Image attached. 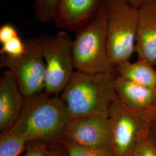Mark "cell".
Returning <instances> with one entry per match:
<instances>
[{"instance_id":"6da1fadb","label":"cell","mask_w":156,"mask_h":156,"mask_svg":"<svg viewBox=\"0 0 156 156\" xmlns=\"http://www.w3.org/2000/svg\"><path fill=\"white\" fill-rule=\"evenodd\" d=\"M42 91L25 98L22 111L11 128L27 143L59 142L71 117L61 97Z\"/></svg>"},{"instance_id":"7a4b0ae2","label":"cell","mask_w":156,"mask_h":156,"mask_svg":"<svg viewBox=\"0 0 156 156\" xmlns=\"http://www.w3.org/2000/svg\"><path fill=\"white\" fill-rule=\"evenodd\" d=\"M115 75L75 71L60 96L71 119L89 116L109 117L117 98L113 86Z\"/></svg>"},{"instance_id":"3957f363","label":"cell","mask_w":156,"mask_h":156,"mask_svg":"<svg viewBox=\"0 0 156 156\" xmlns=\"http://www.w3.org/2000/svg\"><path fill=\"white\" fill-rule=\"evenodd\" d=\"M73 52L75 68L78 71L116 73L108 51L106 14L103 3L94 17L76 32Z\"/></svg>"},{"instance_id":"277c9868","label":"cell","mask_w":156,"mask_h":156,"mask_svg":"<svg viewBox=\"0 0 156 156\" xmlns=\"http://www.w3.org/2000/svg\"><path fill=\"white\" fill-rule=\"evenodd\" d=\"M106 14L108 55L114 67L128 62L135 52L138 9L125 0H103Z\"/></svg>"},{"instance_id":"5b68a950","label":"cell","mask_w":156,"mask_h":156,"mask_svg":"<svg viewBox=\"0 0 156 156\" xmlns=\"http://www.w3.org/2000/svg\"><path fill=\"white\" fill-rule=\"evenodd\" d=\"M46 66L44 92L57 95L65 89L75 72L73 43L66 31L39 37Z\"/></svg>"},{"instance_id":"8992f818","label":"cell","mask_w":156,"mask_h":156,"mask_svg":"<svg viewBox=\"0 0 156 156\" xmlns=\"http://www.w3.org/2000/svg\"><path fill=\"white\" fill-rule=\"evenodd\" d=\"M156 115L154 112L133 111L116 98L109 117L111 125L112 150L117 156L133 153L140 142L147 136L149 123Z\"/></svg>"},{"instance_id":"52a82bcc","label":"cell","mask_w":156,"mask_h":156,"mask_svg":"<svg viewBox=\"0 0 156 156\" xmlns=\"http://www.w3.org/2000/svg\"><path fill=\"white\" fill-rule=\"evenodd\" d=\"M24 42L25 53L17 57L1 55L0 67L13 74L23 95L28 98L44 91L46 66L39 38Z\"/></svg>"},{"instance_id":"ba28073f","label":"cell","mask_w":156,"mask_h":156,"mask_svg":"<svg viewBox=\"0 0 156 156\" xmlns=\"http://www.w3.org/2000/svg\"><path fill=\"white\" fill-rule=\"evenodd\" d=\"M60 140L86 147L111 149L109 118L89 116L73 119Z\"/></svg>"},{"instance_id":"9c48e42d","label":"cell","mask_w":156,"mask_h":156,"mask_svg":"<svg viewBox=\"0 0 156 156\" xmlns=\"http://www.w3.org/2000/svg\"><path fill=\"white\" fill-rule=\"evenodd\" d=\"M103 0H59L54 22L67 31H78L94 17Z\"/></svg>"},{"instance_id":"30bf717a","label":"cell","mask_w":156,"mask_h":156,"mask_svg":"<svg viewBox=\"0 0 156 156\" xmlns=\"http://www.w3.org/2000/svg\"><path fill=\"white\" fill-rule=\"evenodd\" d=\"M25 98L13 74L4 71L0 77V131L11 128L22 111Z\"/></svg>"},{"instance_id":"8fae6325","label":"cell","mask_w":156,"mask_h":156,"mask_svg":"<svg viewBox=\"0 0 156 156\" xmlns=\"http://www.w3.org/2000/svg\"><path fill=\"white\" fill-rule=\"evenodd\" d=\"M135 52L138 58L156 65V0L138 9Z\"/></svg>"},{"instance_id":"7c38bea8","label":"cell","mask_w":156,"mask_h":156,"mask_svg":"<svg viewBox=\"0 0 156 156\" xmlns=\"http://www.w3.org/2000/svg\"><path fill=\"white\" fill-rule=\"evenodd\" d=\"M113 86L119 100L129 109L139 112H156L154 108L156 88L140 85L116 74Z\"/></svg>"},{"instance_id":"4fadbf2b","label":"cell","mask_w":156,"mask_h":156,"mask_svg":"<svg viewBox=\"0 0 156 156\" xmlns=\"http://www.w3.org/2000/svg\"><path fill=\"white\" fill-rule=\"evenodd\" d=\"M116 74L134 83L150 88H156V71L153 66L144 58L134 62H125L115 67Z\"/></svg>"},{"instance_id":"5bb4252c","label":"cell","mask_w":156,"mask_h":156,"mask_svg":"<svg viewBox=\"0 0 156 156\" xmlns=\"http://www.w3.org/2000/svg\"><path fill=\"white\" fill-rule=\"evenodd\" d=\"M27 142L11 128L1 133L0 156H19L26 149Z\"/></svg>"},{"instance_id":"9a60e30c","label":"cell","mask_w":156,"mask_h":156,"mask_svg":"<svg viewBox=\"0 0 156 156\" xmlns=\"http://www.w3.org/2000/svg\"><path fill=\"white\" fill-rule=\"evenodd\" d=\"M68 156H117L111 148H97L76 145L60 140Z\"/></svg>"},{"instance_id":"2e32d148","label":"cell","mask_w":156,"mask_h":156,"mask_svg":"<svg viewBox=\"0 0 156 156\" xmlns=\"http://www.w3.org/2000/svg\"><path fill=\"white\" fill-rule=\"evenodd\" d=\"M59 0H35L34 12L37 20L41 23L54 22Z\"/></svg>"},{"instance_id":"e0dca14e","label":"cell","mask_w":156,"mask_h":156,"mask_svg":"<svg viewBox=\"0 0 156 156\" xmlns=\"http://www.w3.org/2000/svg\"><path fill=\"white\" fill-rule=\"evenodd\" d=\"M49 143L43 140L29 142L26 145V153L24 156H63L59 147H50Z\"/></svg>"},{"instance_id":"ac0fdd59","label":"cell","mask_w":156,"mask_h":156,"mask_svg":"<svg viewBox=\"0 0 156 156\" xmlns=\"http://www.w3.org/2000/svg\"><path fill=\"white\" fill-rule=\"evenodd\" d=\"M26 50V46L24 41L20 37L11 39L2 45L0 49L1 55H5L7 56L17 57L23 55Z\"/></svg>"},{"instance_id":"d6986e66","label":"cell","mask_w":156,"mask_h":156,"mask_svg":"<svg viewBox=\"0 0 156 156\" xmlns=\"http://www.w3.org/2000/svg\"><path fill=\"white\" fill-rule=\"evenodd\" d=\"M133 154L134 156H156V149L147 136L136 146Z\"/></svg>"},{"instance_id":"ffe728a7","label":"cell","mask_w":156,"mask_h":156,"mask_svg":"<svg viewBox=\"0 0 156 156\" xmlns=\"http://www.w3.org/2000/svg\"><path fill=\"white\" fill-rule=\"evenodd\" d=\"M19 36L16 28L9 23H6L0 28V43L1 45Z\"/></svg>"},{"instance_id":"44dd1931","label":"cell","mask_w":156,"mask_h":156,"mask_svg":"<svg viewBox=\"0 0 156 156\" xmlns=\"http://www.w3.org/2000/svg\"><path fill=\"white\" fill-rule=\"evenodd\" d=\"M147 137L156 149V115L151 119L149 123Z\"/></svg>"},{"instance_id":"7402d4cb","label":"cell","mask_w":156,"mask_h":156,"mask_svg":"<svg viewBox=\"0 0 156 156\" xmlns=\"http://www.w3.org/2000/svg\"><path fill=\"white\" fill-rule=\"evenodd\" d=\"M129 5L136 9H139L142 6L154 0H125Z\"/></svg>"},{"instance_id":"603a6c76","label":"cell","mask_w":156,"mask_h":156,"mask_svg":"<svg viewBox=\"0 0 156 156\" xmlns=\"http://www.w3.org/2000/svg\"><path fill=\"white\" fill-rule=\"evenodd\" d=\"M154 111L156 112V95H155V101H154Z\"/></svg>"},{"instance_id":"cb8c5ba5","label":"cell","mask_w":156,"mask_h":156,"mask_svg":"<svg viewBox=\"0 0 156 156\" xmlns=\"http://www.w3.org/2000/svg\"><path fill=\"white\" fill-rule=\"evenodd\" d=\"M134 156V154H133V153H130V154H129L128 155H127V156Z\"/></svg>"}]
</instances>
